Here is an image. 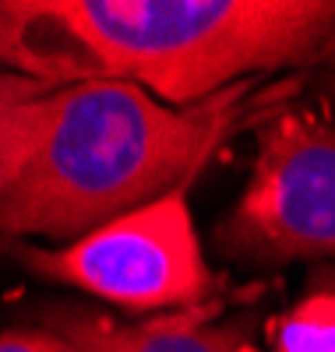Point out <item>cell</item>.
<instances>
[{
  "label": "cell",
  "instance_id": "obj_10",
  "mask_svg": "<svg viewBox=\"0 0 335 352\" xmlns=\"http://www.w3.org/2000/svg\"><path fill=\"white\" fill-rule=\"evenodd\" d=\"M332 88H335V60H332Z\"/></svg>",
  "mask_w": 335,
  "mask_h": 352
},
{
  "label": "cell",
  "instance_id": "obj_1",
  "mask_svg": "<svg viewBox=\"0 0 335 352\" xmlns=\"http://www.w3.org/2000/svg\"><path fill=\"white\" fill-rule=\"evenodd\" d=\"M332 53L335 4L318 0H0V67L131 81L180 109Z\"/></svg>",
  "mask_w": 335,
  "mask_h": 352
},
{
  "label": "cell",
  "instance_id": "obj_7",
  "mask_svg": "<svg viewBox=\"0 0 335 352\" xmlns=\"http://www.w3.org/2000/svg\"><path fill=\"white\" fill-rule=\"evenodd\" d=\"M272 352H335V292L307 289L276 324Z\"/></svg>",
  "mask_w": 335,
  "mask_h": 352
},
{
  "label": "cell",
  "instance_id": "obj_9",
  "mask_svg": "<svg viewBox=\"0 0 335 352\" xmlns=\"http://www.w3.org/2000/svg\"><path fill=\"white\" fill-rule=\"evenodd\" d=\"M311 289H328V292H335V268L328 264V268H318L314 275H311Z\"/></svg>",
  "mask_w": 335,
  "mask_h": 352
},
{
  "label": "cell",
  "instance_id": "obj_3",
  "mask_svg": "<svg viewBox=\"0 0 335 352\" xmlns=\"http://www.w3.org/2000/svg\"><path fill=\"white\" fill-rule=\"evenodd\" d=\"M191 184L194 180H184L170 194L128 215H116L68 247L43 250L28 243H8V250L28 272L92 292L134 314L198 307L219 282L201 257V243L187 212Z\"/></svg>",
  "mask_w": 335,
  "mask_h": 352
},
{
  "label": "cell",
  "instance_id": "obj_8",
  "mask_svg": "<svg viewBox=\"0 0 335 352\" xmlns=\"http://www.w3.org/2000/svg\"><path fill=\"white\" fill-rule=\"evenodd\" d=\"M0 352H78V349L46 328H14L0 335Z\"/></svg>",
  "mask_w": 335,
  "mask_h": 352
},
{
  "label": "cell",
  "instance_id": "obj_6",
  "mask_svg": "<svg viewBox=\"0 0 335 352\" xmlns=\"http://www.w3.org/2000/svg\"><path fill=\"white\" fill-rule=\"evenodd\" d=\"M53 85L36 81L18 71H0V194L21 169L39 124V99Z\"/></svg>",
  "mask_w": 335,
  "mask_h": 352
},
{
  "label": "cell",
  "instance_id": "obj_4",
  "mask_svg": "<svg viewBox=\"0 0 335 352\" xmlns=\"http://www.w3.org/2000/svg\"><path fill=\"white\" fill-rule=\"evenodd\" d=\"M216 247L240 264L335 257L332 120L314 109H286L261 127L251 184L216 226Z\"/></svg>",
  "mask_w": 335,
  "mask_h": 352
},
{
  "label": "cell",
  "instance_id": "obj_2",
  "mask_svg": "<svg viewBox=\"0 0 335 352\" xmlns=\"http://www.w3.org/2000/svg\"><path fill=\"white\" fill-rule=\"evenodd\" d=\"M247 116H258L247 81L187 109L131 81H78L46 92L32 148L0 194V240H81L194 180Z\"/></svg>",
  "mask_w": 335,
  "mask_h": 352
},
{
  "label": "cell",
  "instance_id": "obj_5",
  "mask_svg": "<svg viewBox=\"0 0 335 352\" xmlns=\"http://www.w3.org/2000/svg\"><path fill=\"white\" fill-rule=\"evenodd\" d=\"M219 303H198L173 317L116 324L99 310L43 307L36 317L46 331L68 338L78 352H254V328L247 317L230 324H201L216 317Z\"/></svg>",
  "mask_w": 335,
  "mask_h": 352
}]
</instances>
